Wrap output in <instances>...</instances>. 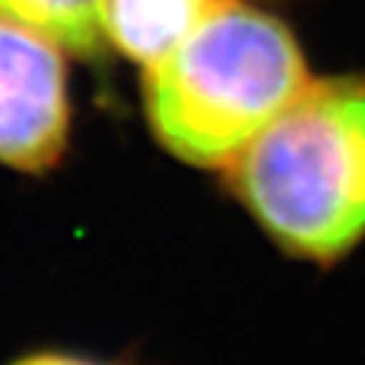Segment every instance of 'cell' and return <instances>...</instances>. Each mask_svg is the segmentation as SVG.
<instances>
[{
    "label": "cell",
    "mask_w": 365,
    "mask_h": 365,
    "mask_svg": "<svg viewBox=\"0 0 365 365\" xmlns=\"http://www.w3.org/2000/svg\"><path fill=\"white\" fill-rule=\"evenodd\" d=\"M226 182L282 251L340 262L365 236V76L309 79L236 155Z\"/></svg>",
    "instance_id": "obj_1"
},
{
    "label": "cell",
    "mask_w": 365,
    "mask_h": 365,
    "mask_svg": "<svg viewBox=\"0 0 365 365\" xmlns=\"http://www.w3.org/2000/svg\"><path fill=\"white\" fill-rule=\"evenodd\" d=\"M309 79L302 48L279 18L223 0L145 68V114L178 160L226 170Z\"/></svg>",
    "instance_id": "obj_2"
},
{
    "label": "cell",
    "mask_w": 365,
    "mask_h": 365,
    "mask_svg": "<svg viewBox=\"0 0 365 365\" xmlns=\"http://www.w3.org/2000/svg\"><path fill=\"white\" fill-rule=\"evenodd\" d=\"M71 107L63 51L0 16V163L46 173L68 143Z\"/></svg>",
    "instance_id": "obj_3"
},
{
    "label": "cell",
    "mask_w": 365,
    "mask_h": 365,
    "mask_svg": "<svg viewBox=\"0 0 365 365\" xmlns=\"http://www.w3.org/2000/svg\"><path fill=\"white\" fill-rule=\"evenodd\" d=\"M223 0H107L104 41L143 68L180 46Z\"/></svg>",
    "instance_id": "obj_4"
},
{
    "label": "cell",
    "mask_w": 365,
    "mask_h": 365,
    "mask_svg": "<svg viewBox=\"0 0 365 365\" xmlns=\"http://www.w3.org/2000/svg\"><path fill=\"white\" fill-rule=\"evenodd\" d=\"M107 0H0V16L36 31L63 53L97 58L104 41Z\"/></svg>",
    "instance_id": "obj_5"
},
{
    "label": "cell",
    "mask_w": 365,
    "mask_h": 365,
    "mask_svg": "<svg viewBox=\"0 0 365 365\" xmlns=\"http://www.w3.org/2000/svg\"><path fill=\"white\" fill-rule=\"evenodd\" d=\"M13 365H109V363H97V360L79 358V355H66V353H34L16 360Z\"/></svg>",
    "instance_id": "obj_6"
}]
</instances>
